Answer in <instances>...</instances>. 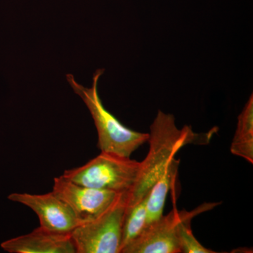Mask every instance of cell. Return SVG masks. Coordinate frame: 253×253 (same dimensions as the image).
Listing matches in <instances>:
<instances>
[{"instance_id": "10", "label": "cell", "mask_w": 253, "mask_h": 253, "mask_svg": "<svg viewBox=\"0 0 253 253\" xmlns=\"http://www.w3.org/2000/svg\"><path fill=\"white\" fill-rule=\"evenodd\" d=\"M231 152L234 156L253 163V96L251 94L242 112L238 118L237 128L232 143Z\"/></svg>"}, {"instance_id": "4", "label": "cell", "mask_w": 253, "mask_h": 253, "mask_svg": "<svg viewBox=\"0 0 253 253\" xmlns=\"http://www.w3.org/2000/svg\"><path fill=\"white\" fill-rule=\"evenodd\" d=\"M126 193L94 220L82 223L71 233L76 253H121Z\"/></svg>"}, {"instance_id": "11", "label": "cell", "mask_w": 253, "mask_h": 253, "mask_svg": "<svg viewBox=\"0 0 253 253\" xmlns=\"http://www.w3.org/2000/svg\"><path fill=\"white\" fill-rule=\"evenodd\" d=\"M148 194L141 201L126 206L123 219L122 250L141 235L146 224V202Z\"/></svg>"}, {"instance_id": "6", "label": "cell", "mask_w": 253, "mask_h": 253, "mask_svg": "<svg viewBox=\"0 0 253 253\" xmlns=\"http://www.w3.org/2000/svg\"><path fill=\"white\" fill-rule=\"evenodd\" d=\"M10 201L31 208L42 227L61 234H71L80 222L71 208L53 191L44 194L14 193Z\"/></svg>"}, {"instance_id": "5", "label": "cell", "mask_w": 253, "mask_h": 253, "mask_svg": "<svg viewBox=\"0 0 253 253\" xmlns=\"http://www.w3.org/2000/svg\"><path fill=\"white\" fill-rule=\"evenodd\" d=\"M52 191L69 206L80 224L99 217L121 194L80 185L61 176L54 178Z\"/></svg>"}, {"instance_id": "12", "label": "cell", "mask_w": 253, "mask_h": 253, "mask_svg": "<svg viewBox=\"0 0 253 253\" xmlns=\"http://www.w3.org/2000/svg\"><path fill=\"white\" fill-rule=\"evenodd\" d=\"M215 204L202 205L191 212H186L178 224L177 233L181 253H215L212 250L206 249L200 244L195 237L191 229V221L198 214L212 209Z\"/></svg>"}, {"instance_id": "9", "label": "cell", "mask_w": 253, "mask_h": 253, "mask_svg": "<svg viewBox=\"0 0 253 253\" xmlns=\"http://www.w3.org/2000/svg\"><path fill=\"white\" fill-rule=\"evenodd\" d=\"M178 167L179 161L173 158L162 175L150 190L146 202V226L158 220L163 215L166 198L173 183L175 181Z\"/></svg>"}, {"instance_id": "2", "label": "cell", "mask_w": 253, "mask_h": 253, "mask_svg": "<svg viewBox=\"0 0 253 253\" xmlns=\"http://www.w3.org/2000/svg\"><path fill=\"white\" fill-rule=\"evenodd\" d=\"M104 73V69L96 70L92 85L89 88L79 84L72 74H67L66 79L91 113L97 130L98 147L101 152L130 158L136 149L147 142L149 134L134 131L123 126L104 107L98 92V83Z\"/></svg>"}, {"instance_id": "1", "label": "cell", "mask_w": 253, "mask_h": 253, "mask_svg": "<svg viewBox=\"0 0 253 253\" xmlns=\"http://www.w3.org/2000/svg\"><path fill=\"white\" fill-rule=\"evenodd\" d=\"M149 134V153L141 162L135 184L126 194V206L135 204L149 194L178 151L192 142L195 135L191 126L178 129L174 116L161 111H158Z\"/></svg>"}, {"instance_id": "3", "label": "cell", "mask_w": 253, "mask_h": 253, "mask_svg": "<svg viewBox=\"0 0 253 253\" xmlns=\"http://www.w3.org/2000/svg\"><path fill=\"white\" fill-rule=\"evenodd\" d=\"M141 162L101 152L84 166L65 171L61 176L92 189L128 193L135 184Z\"/></svg>"}, {"instance_id": "7", "label": "cell", "mask_w": 253, "mask_h": 253, "mask_svg": "<svg viewBox=\"0 0 253 253\" xmlns=\"http://www.w3.org/2000/svg\"><path fill=\"white\" fill-rule=\"evenodd\" d=\"M186 211L174 208L167 215L145 227L139 237L126 246L121 253H181L177 228Z\"/></svg>"}, {"instance_id": "8", "label": "cell", "mask_w": 253, "mask_h": 253, "mask_svg": "<svg viewBox=\"0 0 253 253\" xmlns=\"http://www.w3.org/2000/svg\"><path fill=\"white\" fill-rule=\"evenodd\" d=\"M1 249L10 253H76L71 234H61L40 226L29 234L4 241Z\"/></svg>"}]
</instances>
